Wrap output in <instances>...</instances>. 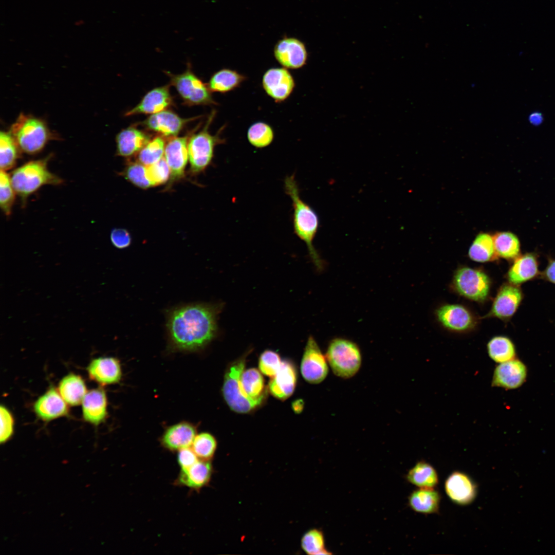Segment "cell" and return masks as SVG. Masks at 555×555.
<instances>
[{
    "label": "cell",
    "instance_id": "cell-47",
    "mask_svg": "<svg viewBox=\"0 0 555 555\" xmlns=\"http://www.w3.org/2000/svg\"><path fill=\"white\" fill-rule=\"evenodd\" d=\"M198 459L191 447L178 450L177 460L181 469L190 467Z\"/></svg>",
    "mask_w": 555,
    "mask_h": 555
},
{
    "label": "cell",
    "instance_id": "cell-19",
    "mask_svg": "<svg viewBox=\"0 0 555 555\" xmlns=\"http://www.w3.org/2000/svg\"><path fill=\"white\" fill-rule=\"evenodd\" d=\"M87 371L90 379L102 385L119 382L122 374L120 361L111 357L93 359Z\"/></svg>",
    "mask_w": 555,
    "mask_h": 555
},
{
    "label": "cell",
    "instance_id": "cell-48",
    "mask_svg": "<svg viewBox=\"0 0 555 555\" xmlns=\"http://www.w3.org/2000/svg\"><path fill=\"white\" fill-rule=\"evenodd\" d=\"M541 276L546 281L555 284V260H549Z\"/></svg>",
    "mask_w": 555,
    "mask_h": 555
},
{
    "label": "cell",
    "instance_id": "cell-40",
    "mask_svg": "<svg viewBox=\"0 0 555 555\" xmlns=\"http://www.w3.org/2000/svg\"><path fill=\"white\" fill-rule=\"evenodd\" d=\"M191 448L199 459L209 461L215 452L217 441L211 434L202 432L196 435Z\"/></svg>",
    "mask_w": 555,
    "mask_h": 555
},
{
    "label": "cell",
    "instance_id": "cell-25",
    "mask_svg": "<svg viewBox=\"0 0 555 555\" xmlns=\"http://www.w3.org/2000/svg\"><path fill=\"white\" fill-rule=\"evenodd\" d=\"M84 419L94 425L102 423L107 415V399L106 393L101 388L87 392L82 402Z\"/></svg>",
    "mask_w": 555,
    "mask_h": 555
},
{
    "label": "cell",
    "instance_id": "cell-34",
    "mask_svg": "<svg viewBox=\"0 0 555 555\" xmlns=\"http://www.w3.org/2000/svg\"><path fill=\"white\" fill-rule=\"evenodd\" d=\"M21 150L10 132L1 131L0 134V167L7 171L15 165Z\"/></svg>",
    "mask_w": 555,
    "mask_h": 555
},
{
    "label": "cell",
    "instance_id": "cell-30",
    "mask_svg": "<svg viewBox=\"0 0 555 555\" xmlns=\"http://www.w3.org/2000/svg\"><path fill=\"white\" fill-rule=\"evenodd\" d=\"M246 79L235 70L223 68L211 77L207 85L211 92L226 93L238 87Z\"/></svg>",
    "mask_w": 555,
    "mask_h": 555
},
{
    "label": "cell",
    "instance_id": "cell-1",
    "mask_svg": "<svg viewBox=\"0 0 555 555\" xmlns=\"http://www.w3.org/2000/svg\"><path fill=\"white\" fill-rule=\"evenodd\" d=\"M221 304H193L182 306L169 314L166 327L174 349L194 351L208 345L217 331Z\"/></svg>",
    "mask_w": 555,
    "mask_h": 555
},
{
    "label": "cell",
    "instance_id": "cell-43",
    "mask_svg": "<svg viewBox=\"0 0 555 555\" xmlns=\"http://www.w3.org/2000/svg\"><path fill=\"white\" fill-rule=\"evenodd\" d=\"M146 172L152 186L163 184L170 177V170L164 156L157 162L146 166Z\"/></svg>",
    "mask_w": 555,
    "mask_h": 555
},
{
    "label": "cell",
    "instance_id": "cell-42",
    "mask_svg": "<svg viewBox=\"0 0 555 555\" xmlns=\"http://www.w3.org/2000/svg\"><path fill=\"white\" fill-rule=\"evenodd\" d=\"M122 174L126 180L141 189L153 187L146 176V166L137 160L129 163Z\"/></svg>",
    "mask_w": 555,
    "mask_h": 555
},
{
    "label": "cell",
    "instance_id": "cell-4",
    "mask_svg": "<svg viewBox=\"0 0 555 555\" xmlns=\"http://www.w3.org/2000/svg\"><path fill=\"white\" fill-rule=\"evenodd\" d=\"M10 132L21 151L28 154L41 152L54 138L46 124L41 119L21 113L12 124Z\"/></svg>",
    "mask_w": 555,
    "mask_h": 555
},
{
    "label": "cell",
    "instance_id": "cell-17",
    "mask_svg": "<svg viewBox=\"0 0 555 555\" xmlns=\"http://www.w3.org/2000/svg\"><path fill=\"white\" fill-rule=\"evenodd\" d=\"M445 489L452 501L460 505L470 504L477 494V488L474 482L466 474L459 471H455L448 476L445 483Z\"/></svg>",
    "mask_w": 555,
    "mask_h": 555
},
{
    "label": "cell",
    "instance_id": "cell-38",
    "mask_svg": "<svg viewBox=\"0 0 555 555\" xmlns=\"http://www.w3.org/2000/svg\"><path fill=\"white\" fill-rule=\"evenodd\" d=\"M165 144L163 137H155L138 153L137 161L145 166L157 162L164 156Z\"/></svg>",
    "mask_w": 555,
    "mask_h": 555
},
{
    "label": "cell",
    "instance_id": "cell-5",
    "mask_svg": "<svg viewBox=\"0 0 555 555\" xmlns=\"http://www.w3.org/2000/svg\"><path fill=\"white\" fill-rule=\"evenodd\" d=\"M215 115L213 110L201 130L190 136L188 143L190 170L193 174L204 171L211 163L214 156L215 147L225 142L221 137L224 127L215 134L209 131L210 124Z\"/></svg>",
    "mask_w": 555,
    "mask_h": 555
},
{
    "label": "cell",
    "instance_id": "cell-37",
    "mask_svg": "<svg viewBox=\"0 0 555 555\" xmlns=\"http://www.w3.org/2000/svg\"><path fill=\"white\" fill-rule=\"evenodd\" d=\"M274 132L268 124L257 122L252 124L247 131V139L254 147L262 149L269 146L274 139Z\"/></svg>",
    "mask_w": 555,
    "mask_h": 555
},
{
    "label": "cell",
    "instance_id": "cell-10",
    "mask_svg": "<svg viewBox=\"0 0 555 555\" xmlns=\"http://www.w3.org/2000/svg\"><path fill=\"white\" fill-rule=\"evenodd\" d=\"M326 356L312 336L307 341L301 363L303 378L311 384L322 382L327 377L328 367Z\"/></svg>",
    "mask_w": 555,
    "mask_h": 555
},
{
    "label": "cell",
    "instance_id": "cell-50",
    "mask_svg": "<svg viewBox=\"0 0 555 555\" xmlns=\"http://www.w3.org/2000/svg\"><path fill=\"white\" fill-rule=\"evenodd\" d=\"M304 402L301 399L295 400L293 402L292 407L293 411L297 413H300L303 409Z\"/></svg>",
    "mask_w": 555,
    "mask_h": 555
},
{
    "label": "cell",
    "instance_id": "cell-7",
    "mask_svg": "<svg viewBox=\"0 0 555 555\" xmlns=\"http://www.w3.org/2000/svg\"><path fill=\"white\" fill-rule=\"evenodd\" d=\"M325 356L334 374L342 378L353 377L361 365L362 356L359 346L343 338H335L329 342Z\"/></svg>",
    "mask_w": 555,
    "mask_h": 555
},
{
    "label": "cell",
    "instance_id": "cell-15",
    "mask_svg": "<svg viewBox=\"0 0 555 555\" xmlns=\"http://www.w3.org/2000/svg\"><path fill=\"white\" fill-rule=\"evenodd\" d=\"M523 297L519 285L504 284L494 300L489 315L504 320L509 319L517 310Z\"/></svg>",
    "mask_w": 555,
    "mask_h": 555
},
{
    "label": "cell",
    "instance_id": "cell-21",
    "mask_svg": "<svg viewBox=\"0 0 555 555\" xmlns=\"http://www.w3.org/2000/svg\"><path fill=\"white\" fill-rule=\"evenodd\" d=\"M297 380V374L293 363L285 360L275 376L271 378L268 385L270 394L280 400H285L294 392Z\"/></svg>",
    "mask_w": 555,
    "mask_h": 555
},
{
    "label": "cell",
    "instance_id": "cell-32",
    "mask_svg": "<svg viewBox=\"0 0 555 555\" xmlns=\"http://www.w3.org/2000/svg\"><path fill=\"white\" fill-rule=\"evenodd\" d=\"M468 254L472 260L477 262L484 263L494 260L497 255L493 235L487 232L478 233L469 248Z\"/></svg>",
    "mask_w": 555,
    "mask_h": 555
},
{
    "label": "cell",
    "instance_id": "cell-23",
    "mask_svg": "<svg viewBox=\"0 0 555 555\" xmlns=\"http://www.w3.org/2000/svg\"><path fill=\"white\" fill-rule=\"evenodd\" d=\"M196 428L188 421H181L168 427L161 438L163 446L171 451L191 447L196 435Z\"/></svg>",
    "mask_w": 555,
    "mask_h": 555
},
{
    "label": "cell",
    "instance_id": "cell-13",
    "mask_svg": "<svg viewBox=\"0 0 555 555\" xmlns=\"http://www.w3.org/2000/svg\"><path fill=\"white\" fill-rule=\"evenodd\" d=\"M262 86L269 97L275 102H281L290 96L294 88L295 82L287 68H271L264 73Z\"/></svg>",
    "mask_w": 555,
    "mask_h": 555
},
{
    "label": "cell",
    "instance_id": "cell-6",
    "mask_svg": "<svg viewBox=\"0 0 555 555\" xmlns=\"http://www.w3.org/2000/svg\"><path fill=\"white\" fill-rule=\"evenodd\" d=\"M246 356H242L228 366L226 371L222 392L224 399L230 409L238 413H247L260 406L265 396L254 399L243 392L240 378L245 370Z\"/></svg>",
    "mask_w": 555,
    "mask_h": 555
},
{
    "label": "cell",
    "instance_id": "cell-41",
    "mask_svg": "<svg viewBox=\"0 0 555 555\" xmlns=\"http://www.w3.org/2000/svg\"><path fill=\"white\" fill-rule=\"evenodd\" d=\"M16 192L12 184L10 175L1 170L0 206L5 215L9 216L12 211Z\"/></svg>",
    "mask_w": 555,
    "mask_h": 555
},
{
    "label": "cell",
    "instance_id": "cell-26",
    "mask_svg": "<svg viewBox=\"0 0 555 555\" xmlns=\"http://www.w3.org/2000/svg\"><path fill=\"white\" fill-rule=\"evenodd\" d=\"M539 274L536 256L534 253H527L514 259L508 271L507 278L509 283L519 286L534 279Z\"/></svg>",
    "mask_w": 555,
    "mask_h": 555
},
{
    "label": "cell",
    "instance_id": "cell-22",
    "mask_svg": "<svg viewBox=\"0 0 555 555\" xmlns=\"http://www.w3.org/2000/svg\"><path fill=\"white\" fill-rule=\"evenodd\" d=\"M59 391L51 387L40 396L33 405L37 416L44 421H50L67 415L68 408Z\"/></svg>",
    "mask_w": 555,
    "mask_h": 555
},
{
    "label": "cell",
    "instance_id": "cell-35",
    "mask_svg": "<svg viewBox=\"0 0 555 555\" xmlns=\"http://www.w3.org/2000/svg\"><path fill=\"white\" fill-rule=\"evenodd\" d=\"M487 347L489 357L497 363L508 361L515 357V346L507 337L501 336L492 338L488 342Z\"/></svg>",
    "mask_w": 555,
    "mask_h": 555
},
{
    "label": "cell",
    "instance_id": "cell-20",
    "mask_svg": "<svg viewBox=\"0 0 555 555\" xmlns=\"http://www.w3.org/2000/svg\"><path fill=\"white\" fill-rule=\"evenodd\" d=\"M440 323L446 328L455 331H464L472 328L474 319L465 307L458 304L443 305L437 310Z\"/></svg>",
    "mask_w": 555,
    "mask_h": 555
},
{
    "label": "cell",
    "instance_id": "cell-24",
    "mask_svg": "<svg viewBox=\"0 0 555 555\" xmlns=\"http://www.w3.org/2000/svg\"><path fill=\"white\" fill-rule=\"evenodd\" d=\"M150 140L147 133L135 126L124 128L116 137L117 155L126 158L131 157L138 153Z\"/></svg>",
    "mask_w": 555,
    "mask_h": 555
},
{
    "label": "cell",
    "instance_id": "cell-45",
    "mask_svg": "<svg viewBox=\"0 0 555 555\" xmlns=\"http://www.w3.org/2000/svg\"><path fill=\"white\" fill-rule=\"evenodd\" d=\"M1 443L6 442L12 436L14 429V420L9 410L5 406L0 407Z\"/></svg>",
    "mask_w": 555,
    "mask_h": 555
},
{
    "label": "cell",
    "instance_id": "cell-27",
    "mask_svg": "<svg viewBox=\"0 0 555 555\" xmlns=\"http://www.w3.org/2000/svg\"><path fill=\"white\" fill-rule=\"evenodd\" d=\"M212 473V468L209 461L199 459L190 467L181 469L177 482L181 485L198 489L209 482Z\"/></svg>",
    "mask_w": 555,
    "mask_h": 555
},
{
    "label": "cell",
    "instance_id": "cell-33",
    "mask_svg": "<svg viewBox=\"0 0 555 555\" xmlns=\"http://www.w3.org/2000/svg\"><path fill=\"white\" fill-rule=\"evenodd\" d=\"M497 256L506 260H514L520 255L521 246L518 237L508 231L498 232L493 235Z\"/></svg>",
    "mask_w": 555,
    "mask_h": 555
},
{
    "label": "cell",
    "instance_id": "cell-2",
    "mask_svg": "<svg viewBox=\"0 0 555 555\" xmlns=\"http://www.w3.org/2000/svg\"><path fill=\"white\" fill-rule=\"evenodd\" d=\"M285 193L292 201V223L295 235L306 245L309 255L318 271H322L324 263L313 245L319 227V219L316 211L301 198L294 175L287 176L284 181Z\"/></svg>",
    "mask_w": 555,
    "mask_h": 555
},
{
    "label": "cell",
    "instance_id": "cell-44",
    "mask_svg": "<svg viewBox=\"0 0 555 555\" xmlns=\"http://www.w3.org/2000/svg\"><path fill=\"white\" fill-rule=\"evenodd\" d=\"M282 361L277 353L271 350H266L259 357L258 367L262 374L271 378L276 374Z\"/></svg>",
    "mask_w": 555,
    "mask_h": 555
},
{
    "label": "cell",
    "instance_id": "cell-14",
    "mask_svg": "<svg viewBox=\"0 0 555 555\" xmlns=\"http://www.w3.org/2000/svg\"><path fill=\"white\" fill-rule=\"evenodd\" d=\"M190 136L171 137L166 143L164 157L170 170V185L184 176L189 158L188 143Z\"/></svg>",
    "mask_w": 555,
    "mask_h": 555
},
{
    "label": "cell",
    "instance_id": "cell-12",
    "mask_svg": "<svg viewBox=\"0 0 555 555\" xmlns=\"http://www.w3.org/2000/svg\"><path fill=\"white\" fill-rule=\"evenodd\" d=\"M198 117L183 118L174 112L166 109L151 115L140 124L149 131L169 138L177 136L187 123Z\"/></svg>",
    "mask_w": 555,
    "mask_h": 555
},
{
    "label": "cell",
    "instance_id": "cell-3",
    "mask_svg": "<svg viewBox=\"0 0 555 555\" xmlns=\"http://www.w3.org/2000/svg\"><path fill=\"white\" fill-rule=\"evenodd\" d=\"M50 157L28 161L15 169L10 175L16 194L23 206L31 194L45 185H60L63 180L48 169Z\"/></svg>",
    "mask_w": 555,
    "mask_h": 555
},
{
    "label": "cell",
    "instance_id": "cell-39",
    "mask_svg": "<svg viewBox=\"0 0 555 555\" xmlns=\"http://www.w3.org/2000/svg\"><path fill=\"white\" fill-rule=\"evenodd\" d=\"M301 545L303 551L309 555L331 554L325 548L323 532L317 528L310 529L304 533Z\"/></svg>",
    "mask_w": 555,
    "mask_h": 555
},
{
    "label": "cell",
    "instance_id": "cell-8",
    "mask_svg": "<svg viewBox=\"0 0 555 555\" xmlns=\"http://www.w3.org/2000/svg\"><path fill=\"white\" fill-rule=\"evenodd\" d=\"M170 83L174 86L184 105H211L217 103L214 100L207 84L198 78L188 66L183 72L174 75L166 72Z\"/></svg>",
    "mask_w": 555,
    "mask_h": 555
},
{
    "label": "cell",
    "instance_id": "cell-28",
    "mask_svg": "<svg viewBox=\"0 0 555 555\" xmlns=\"http://www.w3.org/2000/svg\"><path fill=\"white\" fill-rule=\"evenodd\" d=\"M58 391L65 401L71 406L80 404L87 392L83 379L75 374H69L61 379Z\"/></svg>",
    "mask_w": 555,
    "mask_h": 555
},
{
    "label": "cell",
    "instance_id": "cell-36",
    "mask_svg": "<svg viewBox=\"0 0 555 555\" xmlns=\"http://www.w3.org/2000/svg\"><path fill=\"white\" fill-rule=\"evenodd\" d=\"M240 384L244 393L250 398L256 399L265 396L264 379L261 372L255 368L243 371Z\"/></svg>",
    "mask_w": 555,
    "mask_h": 555
},
{
    "label": "cell",
    "instance_id": "cell-18",
    "mask_svg": "<svg viewBox=\"0 0 555 555\" xmlns=\"http://www.w3.org/2000/svg\"><path fill=\"white\" fill-rule=\"evenodd\" d=\"M173 104L169 86H159L148 91L137 105L125 113V116L152 115L166 110Z\"/></svg>",
    "mask_w": 555,
    "mask_h": 555
},
{
    "label": "cell",
    "instance_id": "cell-49",
    "mask_svg": "<svg viewBox=\"0 0 555 555\" xmlns=\"http://www.w3.org/2000/svg\"><path fill=\"white\" fill-rule=\"evenodd\" d=\"M529 120L531 124L538 125L543 122V118L540 113L534 112L530 115Z\"/></svg>",
    "mask_w": 555,
    "mask_h": 555
},
{
    "label": "cell",
    "instance_id": "cell-31",
    "mask_svg": "<svg viewBox=\"0 0 555 555\" xmlns=\"http://www.w3.org/2000/svg\"><path fill=\"white\" fill-rule=\"evenodd\" d=\"M406 479L411 484L424 489H434L438 483V474L430 464L420 461L408 472Z\"/></svg>",
    "mask_w": 555,
    "mask_h": 555
},
{
    "label": "cell",
    "instance_id": "cell-11",
    "mask_svg": "<svg viewBox=\"0 0 555 555\" xmlns=\"http://www.w3.org/2000/svg\"><path fill=\"white\" fill-rule=\"evenodd\" d=\"M273 54L278 63L287 69L302 67L308 58L304 43L293 37H284L279 40L274 47Z\"/></svg>",
    "mask_w": 555,
    "mask_h": 555
},
{
    "label": "cell",
    "instance_id": "cell-9",
    "mask_svg": "<svg viewBox=\"0 0 555 555\" xmlns=\"http://www.w3.org/2000/svg\"><path fill=\"white\" fill-rule=\"evenodd\" d=\"M453 285L460 295L473 301L482 302L489 294L490 281L482 271L465 267L456 272Z\"/></svg>",
    "mask_w": 555,
    "mask_h": 555
},
{
    "label": "cell",
    "instance_id": "cell-29",
    "mask_svg": "<svg viewBox=\"0 0 555 555\" xmlns=\"http://www.w3.org/2000/svg\"><path fill=\"white\" fill-rule=\"evenodd\" d=\"M440 502L439 493L434 489L419 488L409 496V504L414 511L424 514L438 512Z\"/></svg>",
    "mask_w": 555,
    "mask_h": 555
},
{
    "label": "cell",
    "instance_id": "cell-16",
    "mask_svg": "<svg viewBox=\"0 0 555 555\" xmlns=\"http://www.w3.org/2000/svg\"><path fill=\"white\" fill-rule=\"evenodd\" d=\"M526 377L525 365L521 361L513 359L499 363L495 368L491 385L507 390L515 389L523 384Z\"/></svg>",
    "mask_w": 555,
    "mask_h": 555
},
{
    "label": "cell",
    "instance_id": "cell-46",
    "mask_svg": "<svg viewBox=\"0 0 555 555\" xmlns=\"http://www.w3.org/2000/svg\"><path fill=\"white\" fill-rule=\"evenodd\" d=\"M113 245L118 249L128 247L131 243V236L127 230L122 228L114 229L110 233Z\"/></svg>",
    "mask_w": 555,
    "mask_h": 555
}]
</instances>
